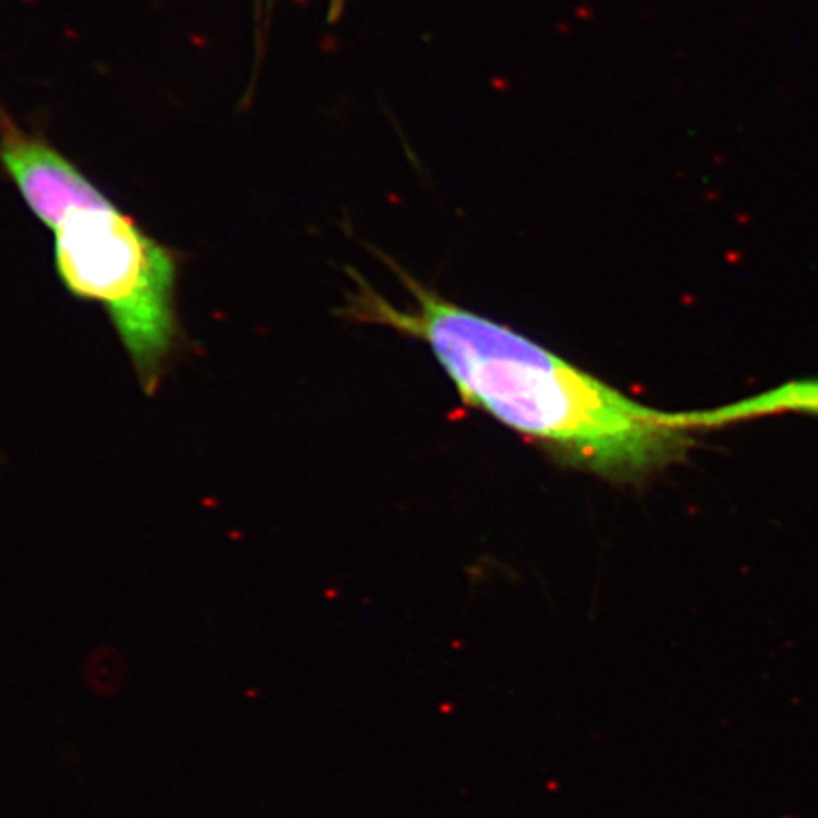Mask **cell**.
<instances>
[{
  "label": "cell",
  "mask_w": 818,
  "mask_h": 818,
  "mask_svg": "<svg viewBox=\"0 0 818 818\" xmlns=\"http://www.w3.org/2000/svg\"><path fill=\"white\" fill-rule=\"evenodd\" d=\"M396 271L411 303L394 305L356 276L347 315L423 341L466 404L606 480H642L682 455L694 430L688 411L642 406L544 345Z\"/></svg>",
  "instance_id": "obj_1"
},
{
  "label": "cell",
  "mask_w": 818,
  "mask_h": 818,
  "mask_svg": "<svg viewBox=\"0 0 818 818\" xmlns=\"http://www.w3.org/2000/svg\"><path fill=\"white\" fill-rule=\"evenodd\" d=\"M53 232L61 282L104 307L139 383L154 394L181 339L175 254L112 203L70 212Z\"/></svg>",
  "instance_id": "obj_2"
},
{
  "label": "cell",
  "mask_w": 818,
  "mask_h": 818,
  "mask_svg": "<svg viewBox=\"0 0 818 818\" xmlns=\"http://www.w3.org/2000/svg\"><path fill=\"white\" fill-rule=\"evenodd\" d=\"M0 163L42 224L55 230L70 212L110 203L44 139L0 118Z\"/></svg>",
  "instance_id": "obj_3"
},
{
  "label": "cell",
  "mask_w": 818,
  "mask_h": 818,
  "mask_svg": "<svg viewBox=\"0 0 818 818\" xmlns=\"http://www.w3.org/2000/svg\"><path fill=\"white\" fill-rule=\"evenodd\" d=\"M777 413H814L818 415V377L788 381L777 389L750 396L746 400L733 402L728 406L688 411L694 430L716 429L723 424L739 423L746 419L777 415Z\"/></svg>",
  "instance_id": "obj_4"
},
{
  "label": "cell",
  "mask_w": 818,
  "mask_h": 818,
  "mask_svg": "<svg viewBox=\"0 0 818 818\" xmlns=\"http://www.w3.org/2000/svg\"><path fill=\"white\" fill-rule=\"evenodd\" d=\"M343 4H345V0H330V11H328L330 21H335V19L341 16V11H343Z\"/></svg>",
  "instance_id": "obj_5"
}]
</instances>
